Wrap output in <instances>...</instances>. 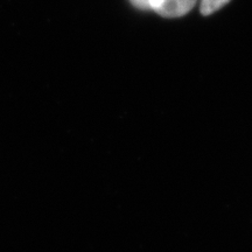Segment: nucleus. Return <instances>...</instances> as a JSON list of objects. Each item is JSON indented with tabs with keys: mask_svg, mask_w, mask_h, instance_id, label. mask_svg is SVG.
Segmentation results:
<instances>
[{
	"mask_svg": "<svg viewBox=\"0 0 252 252\" xmlns=\"http://www.w3.org/2000/svg\"><path fill=\"white\" fill-rule=\"evenodd\" d=\"M196 4V0H150V9L165 18L184 17Z\"/></svg>",
	"mask_w": 252,
	"mask_h": 252,
	"instance_id": "1",
	"label": "nucleus"
},
{
	"mask_svg": "<svg viewBox=\"0 0 252 252\" xmlns=\"http://www.w3.org/2000/svg\"><path fill=\"white\" fill-rule=\"evenodd\" d=\"M230 0H201L200 11L203 15H210L228 4Z\"/></svg>",
	"mask_w": 252,
	"mask_h": 252,
	"instance_id": "2",
	"label": "nucleus"
},
{
	"mask_svg": "<svg viewBox=\"0 0 252 252\" xmlns=\"http://www.w3.org/2000/svg\"><path fill=\"white\" fill-rule=\"evenodd\" d=\"M132 5L139 9H150V0H130Z\"/></svg>",
	"mask_w": 252,
	"mask_h": 252,
	"instance_id": "3",
	"label": "nucleus"
}]
</instances>
